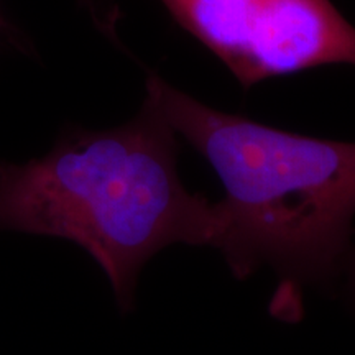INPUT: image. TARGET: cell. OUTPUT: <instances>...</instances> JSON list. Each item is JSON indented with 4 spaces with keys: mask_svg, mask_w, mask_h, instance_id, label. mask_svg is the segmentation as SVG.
Instances as JSON below:
<instances>
[{
    "mask_svg": "<svg viewBox=\"0 0 355 355\" xmlns=\"http://www.w3.org/2000/svg\"><path fill=\"white\" fill-rule=\"evenodd\" d=\"M76 243L104 270L122 313L152 257L173 243L216 247L217 204L178 175L176 133L145 97L109 130L69 128L42 158L0 162V232Z\"/></svg>",
    "mask_w": 355,
    "mask_h": 355,
    "instance_id": "1",
    "label": "cell"
},
{
    "mask_svg": "<svg viewBox=\"0 0 355 355\" xmlns=\"http://www.w3.org/2000/svg\"><path fill=\"white\" fill-rule=\"evenodd\" d=\"M176 135L214 168L219 248L235 278L260 266L279 278L273 306L334 277L347 254L355 216V144L279 130L212 109L146 78V96Z\"/></svg>",
    "mask_w": 355,
    "mask_h": 355,
    "instance_id": "2",
    "label": "cell"
},
{
    "mask_svg": "<svg viewBox=\"0 0 355 355\" xmlns=\"http://www.w3.org/2000/svg\"><path fill=\"white\" fill-rule=\"evenodd\" d=\"M159 2L245 89L318 66H355V26L331 0Z\"/></svg>",
    "mask_w": 355,
    "mask_h": 355,
    "instance_id": "3",
    "label": "cell"
},
{
    "mask_svg": "<svg viewBox=\"0 0 355 355\" xmlns=\"http://www.w3.org/2000/svg\"><path fill=\"white\" fill-rule=\"evenodd\" d=\"M8 30H10V26H8V24L6 21V19H3V15H2V8H0V40H2V37L8 32Z\"/></svg>",
    "mask_w": 355,
    "mask_h": 355,
    "instance_id": "4",
    "label": "cell"
},
{
    "mask_svg": "<svg viewBox=\"0 0 355 355\" xmlns=\"http://www.w3.org/2000/svg\"><path fill=\"white\" fill-rule=\"evenodd\" d=\"M354 283H355V257H354Z\"/></svg>",
    "mask_w": 355,
    "mask_h": 355,
    "instance_id": "5",
    "label": "cell"
}]
</instances>
